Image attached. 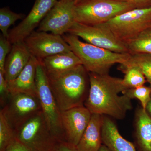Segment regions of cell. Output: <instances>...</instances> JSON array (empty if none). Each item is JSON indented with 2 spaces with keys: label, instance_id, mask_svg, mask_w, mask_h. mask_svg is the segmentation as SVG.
<instances>
[{
  "label": "cell",
  "instance_id": "1",
  "mask_svg": "<svg viewBox=\"0 0 151 151\" xmlns=\"http://www.w3.org/2000/svg\"><path fill=\"white\" fill-rule=\"evenodd\" d=\"M89 89L84 106L92 114L107 115L119 120L132 108V99L126 94L123 79L108 73H89Z\"/></svg>",
  "mask_w": 151,
  "mask_h": 151
},
{
  "label": "cell",
  "instance_id": "2",
  "mask_svg": "<svg viewBox=\"0 0 151 151\" xmlns=\"http://www.w3.org/2000/svg\"><path fill=\"white\" fill-rule=\"evenodd\" d=\"M47 78L61 112L84 106L89 93V72L83 65Z\"/></svg>",
  "mask_w": 151,
  "mask_h": 151
},
{
  "label": "cell",
  "instance_id": "3",
  "mask_svg": "<svg viewBox=\"0 0 151 151\" xmlns=\"http://www.w3.org/2000/svg\"><path fill=\"white\" fill-rule=\"evenodd\" d=\"M62 37L89 73H108L113 65L124 63L131 56L130 53H117L83 42L78 37L70 34Z\"/></svg>",
  "mask_w": 151,
  "mask_h": 151
},
{
  "label": "cell",
  "instance_id": "4",
  "mask_svg": "<svg viewBox=\"0 0 151 151\" xmlns=\"http://www.w3.org/2000/svg\"><path fill=\"white\" fill-rule=\"evenodd\" d=\"M138 7L134 4L114 0H82L75 4V21L83 24L97 25Z\"/></svg>",
  "mask_w": 151,
  "mask_h": 151
},
{
  "label": "cell",
  "instance_id": "5",
  "mask_svg": "<svg viewBox=\"0 0 151 151\" xmlns=\"http://www.w3.org/2000/svg\"><path fill=\"white\" fill-rule=\"evenodd\" d=\"M14 132L17 139L34 151H57L61 144L51 132L42 112Z\"/></svg>",
  "mask_w": 151,
  "mask_h": 151
},
{
  "label": "cell",
  "instance_id": "6",
  "mask_svg": "<svg viewBox=\"0 0 151 151\" xmlns=\"http://www.w3.org/2000/svg\"><path fill=\"white\" fill-rule=\"evenodd\" d=\"M151 24V6L127 11L100 24L109 30L119 40L127 44L149 28Z\"/></svg>",
  "mask_w": 151,
  "mask_h": 151
},
{
  "label": "cell",
  "instance_id": "7",
  "mask_svg": "<svg viewBox=\"0 0 151 151\" xmlns=\"http://www.w3.org/2000/svg\"><path fill=\"white\" fill-rule=\"evenodd\" d=\"M36 85L42 112L49 127L60 143L65 142L61 122V112L52 91L46 73L40 61L37 67Z\"/></svg>",
  "mask_w": 151,
  "mask_h": 151
},
{
  "label": "cell",
  "instance_id": "8",
  "mask_svg": "<svg viewBox=\"0 0 151 151\" xmlns=\"http://www.w3.org/2000/svg\"><path fill=\"white\" fill-rule=\"evenodd\" d=\"M1 111L14 130L42 112L37 96L24 93L11 94Z\"/></svg>",
  "mask_w": 151,
  "mask_h": 151
},
{
  "label": "cell",
  "instance_id": "9",
  "mask_svg": "<svg viewBox=\"0 0 151 151\" xmlns=\"http://www.w3.org/2000/svg\"><path fill=\"white\" fill-rule=\"evenodd\" d=\"M68 33L94 46L117 53H129L127 45L101 25H89L76 22Z\"/></svg>",
  "mask_w": 151,
  "mask_h": 151
},
{
  "label": "cell",
  "instance_id": "10",
  "mask_svg": "<svg viewBox=\"0 0 151 151\" xmlns=\"http://www.w3.org/2000/svg\"><path fill=\"white\" fill-rule=\"evenodd\" d=\"M24 42L32 56L39 61L55 55L72 51L62 36L51 33L34 31Z\"/></svg>",
  "mask_w": 151,
  "mask_h": 151
},
{
  "label": "cell",
  "instance_id": "11",
  "mask_svg": "<svg viewBox=\"0 0 151 151\" xmlns=\"http://www.w3.org/2000/svg\"><path fill=\"white\" fill-rule=\"evenodd\" d=\"M74 0H59L38 26V31L62 36L75 22Z\"/></svg>",
  "mask_w": 151,
  "mask_h": 151
},
{
  "label": "cell",
  "instance_id": "12",
  "mask_svg": "<svg viewBox=\"0 0 151 151\" xmlns=\"http://www.w3.org/2000/svg\"><path fill=\"white\" fill-rule=\"evenodd\" d=\"M57 0H36L28 15L9 32L8 40L13 44L24 40L39 26Z\"/></svg>",
  "mask_w": 151,
  "mask_h": 151
},
{
  "label": "cell",
  "instance_id": "13",
  "mask_svg": "<svg viewBox=\"0 0 151 151\" xmlns=\"http://www.w3.org/2000/svg\"><path fill=\"white\" fill-rule=\"evenodd\" d=\"M92 115L84 106L61 112L65 142L76 147L89 124Z\"/></svg>",
  "mask_w": 151,
  "mask_h": 151
},
{
  "label": "cell",
  "instance_id": "14",
  "mask_svg": "<svg viewBox=\"0 0 151 151\" xmlns=\"http://www.w3.org/2000/svg\"><path fill=\"white\" fill-rule=\"evenodd\" d=\"M31 56L24 42L12 44L5 64L4 75L6 80L9 81L16 78L27 65Z\"/></svg>",
  "mask_w": 151,
  "mask_h": 151
},
{
  "label": "cell",
  "instance_id": "15",
  "mask_svg": "<svg viewBox=\"0 0 151 151\" xmlns=\"http://www.w3.org/2000/svg\"><path fill=\"white\" fill-rule=\"evenodd\" d=\"M39 63V60L32 56L27 65L16 78L8 81L11 94L24 93L37 96L36 75Z\"/></svg>",
  "mask_w": 151,
  "mask_h": 151
},
{
  "label": "cell",
  "instance_id": "16",
  "mask_svg": "<svg viewBox=\"0 0 151 151\" xmlns=\"http://www.w3.org/2000/svg\"><path fill=\"white\" fill-rule=\"evenodd\" d=\"M40 62L47 77L57 76L78 65H82L80 60L72 51L55 55Z\"/></svg>",
  "mask_w": 151,
  "mask_h": 151
},
{
  "label": "cell",
  "instance_id": "17",
  "mask_svg": "<svg viewBox=\"0 0 151 151\" xmlns=\"http://www.w3.org/2000/svg\"><path fill=\"white\" fill-rule=\"evenodd\" d=\"M103 115L92 114L89 124L76 149L77 151H99L103 145Z\"/></svg>",
  "mask_w": 151,
  "mask_h": 151
},
{
  "label": "cell",
  "instance_id": "18",
  "mask_svg": "<svg viewBox=\"0 0 151 151\" xmlns=\"http://www.w3.org/2000/svg\"><path fill=\"white\" fill-rule=\"evenodd\" d=\"M102 142L111 151H137L134 146L121 135L112 120L103 115Z\"/></svg>",
  "mask_w": 151,
  "mask_h": 151
},
{
  "label": "cell",
  "instance_id": "19",
  "mask_svg": "<svg viewBox=\"0 0 151 151\" xmlns=\"http://www.w3.org/2000/svg\"><path fill=\"white\" fill-rule=\"evenodd\" d=\"M136 136L142 151H151V117L142 108L137 111L135 117Z\"/></svg>",
  "mask_w": 151,
  "mask_h": 151
},
{
  "label": "cell",
  "instance_id": "20",
  "mask_svg": "<svg viewBox=\"0 0 151 151\" xmlns=\"http://www.w3.org/2000/svg\"><path fill=\"white\" fill-rule=\"evenodd\" d=\"M127 45L130 54H151V29L145 30Z\"/></svg>",
  "mask_w": 151,
  "mask_h": 151
},
{
  "label": "cell",
  "instance_id": "21",
  "mask_svg": "<svg viewBox=\"0 0 151 151\" xmlns=\"http://www.w3.org/2000/svg\"><path fill=\"white\" fill-rule=\"evenodd\" d=\"M121 65L137 68L145 76L146 80L151 84V54H131L127 62Z\"/></svg>",
  "mask_w": 151,
  "mask_h": 151
},
{
  "label": "cell",
  "instance_id": "22",
  "mask_svg": "<svg viewBox=\"0 0 151 151\" xmlns=\"http://www.w3.org/2000/svg\"><path fill=\"white\" fill-rule=\"evenodd\" d=\"M119 70L125 74L123 83L127 89L137 88L143 86L146 79L145 76L137 68L120 65Z\"/></svg>",
  "mask_w": 151,
  "mask_h": 151
},
{
  "label": "cell",
  "instance_id": "23",
  "mask_svg": "<svg viewBox=\"0 0 151 151\" xmlns=\"http://www.w3.org/2000/svg\"><path fill=\"white\" fill-rule=\"evenodd\" d=\"M24 15L17 14L10 10L8 8L0 9V29L2 35L8 38L9 27L19 19L24 18Z\"/></svg>",
  "mask_w": 151,
  "mask_h": 151
},
{
  "label": "cell",
  "instance_id": "24",
  "mask_svg": "<svg viewBox=\"0 0 151 151\" xmlns=\"http://www.w3.org/2000/svg\"><path fill=\"white\" fill-rule=\"evenodd\" d=\"M15 139L13 129L2 112L0 111V151H5Z\"/></svg>",
  "mask_w": 151,
  "mask_h": 151
},
{
  "label": "cell",
  "instance_id": "25",
  "mask_svg": "<svg viewBox=\"0 0 151 151\" xmlns=\"http://www.w3.org/2000/svg\"><path fill=\"white\" fill-rule=\"evenodd\" d=\"M123 94H127L131 99H137L140 102L142 108L146 110L150 100L151 88L143 85L137 88L126 89Z\"/></svg>",
  "mask_w": 151,
  "mask_h": 151
},
{
  "label": "cell",
  "instance_id": "26",
  "mask_svg": "<svg viewBox=\"0 0 151 151\" xmlns=\"http://www.w3.org/2000/svg\"><path fill=\"white\" fill-rule=\"evenodd\" d=\"M12 47V44L8 39L1 35L0 36V72L4 74L6 59L11 51Z\"/></svg>",
  "mask_w": 151,
  "mask_h": 151
},
{
  "label": "cell",
  "instance_id": "27",
  "mask_svg": "<svg viewBox=\"0 0 151 151\" xmlns=\"http://www.w3.org/2000/svg\"><path fill=\"white\" fill-rule=\"evenodd\" d=\"M10 95L8 81L5 78L4 73L0 72V103L1 107L3 108L6 105Z\"/></svg>",
  "mask_w": 151,
  "mask_h": 151
},
{
  "label": "cell",
  "instance_id": "28",
  "mask_svg": "<svg viewBox=\"0 0 151 151\" xmlns=\"http://www.w3.org/2000/svg\"><path fill=\"white\" fill-rule=\"evenodd\" d=\"M5 151H34L23 143L15 139L6 149Z\"/></svg>",
  "mask_w": 151,
  "mask_h": 151
},
{
  "label": "cell",
  "instance_id": "29",
  "mask_svg": "<svg viewBox=\"0 0 151 151\" xmlns=\"http://www.w3.org/2000/svg\"><path fill=\"white\" fill-rule=\"evenodd\" d=\"M57 151H77L75 147H72L66 142L61 143Z\"/></svg>",
  "mask_w": 151,
  "mask_h": 151
},
{
  "label": "cell",
  "instance_id": "30",
  "mask_svg": "<svg viewBox=\"0 0 151 151\" xmlns=\"http://www.w3.org/2000/svg\"><path fill=\"white\" fill-rule=\"evenodd\" d=\"M114 1L131 3V4L136 5L138 6L139 7L141 5L144 4L145 3L148 2L151 0H114Z\"/></svg>",
  "mask_w": 151,
  "mask_h": 151
},
{
  "label": "cell",
  "instance_id": "31",
  "mask_svg": "<svg viewBox=\"0 0 151 151\" xmlns=\"http://www.w3.org/2000/svg\"><path fill=\"white\" fill-rule=\"evenodd\" d=\"M150 87L151 88V85ZM146 110L151 117V94L150 100L148 103L147 105Z\"/></svg>",
  "mask_w": 151,
  "mask_h": 151
},
{
  "label": "cell",
  "instance_id": "32",
  "mask_svg": "<svg viewBox=\"0 0 151 151\" xmlns=\"http://www.w3.org/2000/svg\"><path fill=\"white\" fill-rule=\"evenodd\" d=\"M99 151H111V150H109L106 146H105V145L103 144L100 147Z\"/></svg>",
  "mask_w": 151,
  "mask_h": 151
},
{
  "label": "cell",
  "instance_id": "33",
  "mask_svg": "<svg viewBox=\"0 0 151 151\" xmlns=\"http://www.w3.org/2000/svg\"><path fill=\"white\" fill-rule=\"evenodd\" d=\"M81 1H82V0H74V1H75V4H76Z\"/></svg>",
  "mask_w": 151,
  "mask_h": 151
}]
</instances>
